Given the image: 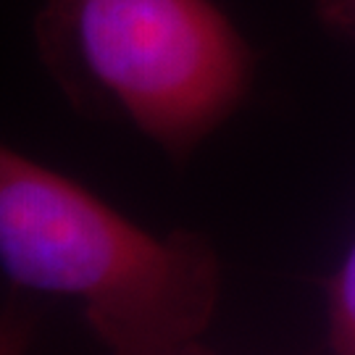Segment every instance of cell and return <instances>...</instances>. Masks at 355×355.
Listing matches in <instances>:
<instances>
[{
  "label": "cell",
  "mask_w": 355,
  "mask_h": 355,
  "mask_svg": "<svg viewBox=\"0 0 355 355\" xmlns=\"http://www.w3.org/2000/svg\"><path fill=\"white\" fill-rule=\"evenodd\" d=\"M0 266L19 287L79 300L108 355H211L214 248L192 232L155 237L3 142Z\"/></svg>",
  "instance_id": "1"
},
{
  "label": "cell",
  "mask_w": 355,
  "mask_h": 355,
  "mask_svg": "<svg viewBox=\"0 0 355 355\" xmlns=\"http://www.w3.org/2000/svg\"><path fill=\"white\" fill-rule=\"evenodd\" d=\"M37 32L55 74L98 89L174 161L253 85V51L211 0H48Z\"/></svg>",
  "instance_id": "2"
},
{
  "label": "cell",
  "mask_w": 355,
  "mask_h": 355,
  "mask_svg": "<svg viewBox=\"0 0 355 355\" xmlns=\"http://www.w3.org/2000/svg\"><path fill=\"white\" fill-rule=\"evenodd\" d=\"M329 345L334 355H355V242L329 284Z\"/></svg>",
  "instance_id": "3"
},
{
  "label": "cell",
  "mask_w": 355,
  "mask_h": 355,
  "mask_svg": "<svg viewBox=\"0 0 355 355\" xmlns=\"http://www.w3.org/2000/svg\"><path fill=\"white\" fill-rule=\"evenodd\" d=\"M32 321L21 308H8L0 316V355H24Z\"/></svg>",
  "instance_id": "4"
},
{
  "label": "cell",
  "mask_w": 355,
  "mask_h": 355,
  "mask_svg": "<svg viewBox=\"0 0 355 355\" xmlns=\"http://www.w3.org/2000/svg\"><path fill=\"white\" fill-rule=\"evenodd\" d=\"M327 21L355 35V0H318Z\"/></svg>",
  "instance_id": "5"
}]
</instances>
